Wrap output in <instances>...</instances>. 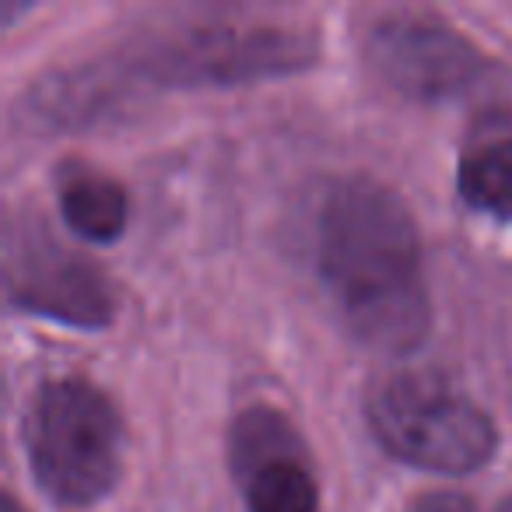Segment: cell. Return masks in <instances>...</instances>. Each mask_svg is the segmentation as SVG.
Segmentation results:
<instances>
[{"mask_svg": "<svg viewBox=\"0 0 512 512\" xmlns=\"http://www.w3.org/2000/svg\"><path fill=\"white\" fill-rule=\"evenodd\" d=\"M22 435L36 484L67 509L95 505L120 481L127 432L120 407L92 379H46L25 407Z\"/></svg>", "mask_w": 512, "mask_h": 512, "instance_id": "obj_3", "label": "cell"}, {"mask_svg": "<svg viewBox=\"0 0 512 512\" xmlns=\"http://www.w3.org/2000/svg\"><path fill=\"white\" fill-rule=\"evenodd\" d=\"M57 204L64 225L78 239L95 242V246H109V242L120 239L130 218V200L120 179L85 162L60 169Z\"/></svg>", "mask_w": 512, "mask_h": 512, "instance_id": "obj_8", "label": "cell"}, {"mask_svg": "<svg viewBox=\"0 0 512 512\" xmlns=\"http://www.w3.org/2000/svg\"><path fill=\"white\" fill-rule=\"evenodd\" d=\"M495 512H512V495H509V498H502V505H498Z\"/></svg>", "mask_w": 512, "mask_h": 512, "instance_id": "obj_12", "label": "cell"}, {"mask_svg": "<svg viewBox=\"0 0 512 512\" xmlns=\"http://www.w3.org/2000/svg\"><path fill=\"white\" fill-rule=\"evenodd\" d=\"M228 470L246 512H320L313 456L288 414L253 404L228 428Z\"/></svg>", "mask_w": 512, "mask_h": 512, "instance_id": "obj_7", "label": "cell"}, {"mask_svg": "<svg viewBox=\"0 0 512 512\" xmlns=\"http://www.w3.org/2000/svg\"><path fill=\"white\" fill-rule=\"evenodd\" d=\"M456 190L470 211L512 225V134L477 141L460 158Z\"/></svg>", "mask_w": 512, "mask_h": 512, "instance_id": "obj_9", "label": "cell"}, {"mask_svg": "<svg viewBox=\"0 0 512 512\" xmlns=\"http://www.w3.org/2000/svg\"><path fill=\"white\" fill-rule=\"evenodd\" d=\"M316 271L344 330L376 355H411L432 327L421 239L386 183L344 176L316 214Z\"/></svg>", "mask_w": 512, "mask_h": 512, "instance_id": "obj_1", "label": "cell"}, {"mask_svg": "<svg viewBox=\"0 0 512 512\" xmlns=\"http://www.w3.org/2000/svg\"><path fill=\"white\" fill-rule=\"evenodd\" d=\"M4 295L22 313L74 330H102L116 313L106 274L32 211L11 214L4 228Z\"/></svg>", "mask_w": 512, "mask_h": 512, "instance_id": "obj_4", "label": "cell"}, {"mask_svg": "<svg viewBox=\"0 0 512 512\" xmlns=\"http://www.w3.org/2000/svg\"><path fill=\"white\" fill-rule=\"evenodd\" d=\"M313 60V36L264 22H200L162 36L141 67L162 85H242L292 74Z\"/></svg>", "mask_w": 512, "mask_h": 512, "instance_id": "obj_5", "label": "cell"}, {"mask_svg": "<svg viewBox=\"0 0 512 512\" xmlns=\"http://www.w3.org/2000/svg\"><path fill=\"white\" fill-rule=\"evenodd\" d=\"M4 512H25V505L18 502L15 495H8V498H4Z\"/></svg>", "mask_w": 512, "mask_h": 512, "instance_id": "obj_11", "label": "cell"}, {"mask_svg": "<svg viewBox=\"0 0 512 512\" xmlns=\"http://www.w3.org/2000/svg\"><path fill=\"white\" fill-rule=\"evenodd\" d=\"M404 512H477L474 502L460 491H425V495L411 498Z\"/></svg>", "mask_w": 512, "mask_h": 512, "instance_id": "obj_10", "label": "cell"}, {"mask_svg": "<svg viewBox=\"0 0 512 512\" xmlns=\"http://www.w3.org/2000/svg\"><path fill=\"white\" fill-rule=\"evenodd\" d=\"M365 418L386 456L428 474H474L498 453L495 418L439 369L404 365L379 376L365 393Z\"/></svg>", "mask_w": 512, "mask_h": 512, "instance_id": "obj_2", "label": "cell"}, {"mask_svg": "<svg viewBox=\"0 0 512 512\" xmlns=\"http://www.w3.org/2000/svg\"><path fill=\"white\" fill-rule=\"evenodd\" d=\"M365 57L372 71L418 102H446L474 92L484 53L449 22L428 11H386L365 32Z\"/></svg>", "mask_w": 512, "mask_h": 512, "instance_id": "obj_6", "label": "cell"}]
</instances>
